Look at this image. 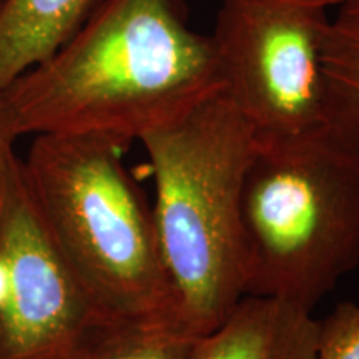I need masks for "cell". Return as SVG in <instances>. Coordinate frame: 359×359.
I'll list each match as a JSON object with an SVG mask.
<instances>
[{
  "instance_id": "cell-1",
  "label": "cell",
  "mask_w": 359,
  "mask_h": 359,
  "mask_svg": "<svg viewBox=\"0 0 359 359\" xmlns=\"http://www.w3.org/2000/svg\"><path fill=\"white\" fill-rule=\"evenodd\" d=\"M223 88L210 35L183 0H102L60 50L2 92L15 138L100 133L140 140Z\"/></svg>"
},
{
  "instance_id": "cell-2",
  "label": "cell",
  "mask_w": 359,
  "mask_h": 359,
  "mask_svg": "<svg viewBox=\"0 0 359 359\" xmlns=\"http://www.w3.org/2000/svg\"><path fill=\"white\" fill-rule=\"evenodd\" d=\"M257 132L223 88L140 138L155 178L151 206L175 321L200 338L245 296L241 183Z\"/></svg>"
},
{
  "instance_id": "cell-3",
  "label": "cell",
  "mask_w": 359,
  "mask_h": 359,
  "mask_svg": "<svg viewBox=\"0 0 359 359\" xmlns=\"http://www.w3.org/2000/svg\"><path fill=\"white\" fill-rule=\"evenodd\" d=\"M130 145L111 135L40 133L22 160L48 235L102 311L177 326L154 212L125 165Z\"/></svg>"
},
{
  "instance_id": "cell-4",
  "label": "cell",
  "mask_w": 359,
  "mask_h": 359,
  "mask_svg": "<svg viewBox=\"0 0 359 359\" xmlns=\"http://www.w3.org/2000/svg\"><path fill=\"white\" fill-rule=\"evenodd\" d=\"M245 296L313 311L359 263V151L326 125L257 135L241 183Z\"/></svg>"
},
{
  "instance_id": "cell-5",
  "label": "cell",
  "mask_w": 359,
  "mask_h": 359,
  "mask_svg": "<svg viewBox=\"0 0 359 359\" xmlns=\"http://www.w3.org/2000/svg\"><path fill=\"white\" fill-rule=\"evenodd\" d=\"M327 8L285 0H223L210 35L223 92L257 135L325 125Z\"/></svg>"
},
{
  "instance_id": "cell-6",
  "label": "cell",
  "mask_w": 359,
  "mask_h": 359,
  "mask_svg": "<svg viewBox=\"0 0 359 359\" xmlns=\"http://www.w3.org/2000/svg\"><path fill=\"white\" fill-rule=\"evenodd\" d=\"M0 258L8 276L0 308V359H74L115 323L48 235L13 147L0 163Z\"/></svg>"
},
{
  "instance_id": "cell-7",
  "label": "cell",
  "mask_w": 359,
  "mask_h": 359,
  "mask_svg": "<svg viewBox=\"0 0 359 359\" xmlns=\"http://www.w3.org/2000/svg\"><path fill=\"white\" fill-rule=\"evenodd\" d=\"M318 333L313 311L243 296L215 330L195 339L187 359H314Z\"/></svg>"
},
{
  "instance_id": "cell-8",
  "label": "cell",
  "mask_w": 359,
  "mask_h": 359,
  "mask_svg": "<svg viewBox=\"0 0 359 359\" xmlns=\"http://www.w3.org/2000/svg\"><path fill=\"white\" fill-rule=\"evenodd\" d=\"M102 0H0V92L60 50Z\"/></svg>"
},
{
  "instance_id": "cell-9",
  "label": "cell",
  "mask_w": 359,
  "mask_h": 359,
  "mask_svg": "<svg viewBox=\"0 0 359 359\" xmlns=\"http://www.w3.org/2000/svg\"><path fill=\"white\" fill-rule=\"evenodd\" d=\"M325 125L359 151V0L339 6L323 43Z\"/></svg>"
},
{
  "instance_id": "cell-10",
  "label": "cell",
  "mask_w": 359,
  "mask_h": 359,
  "mask_svg": "<svg viewBox=\"0 0 359 359\" xmlns=\"http://www.w3.org/2000/svg\"><path fill=\"white\" fill-rule=\"evenodd\" d=\"M195 339L168 323L115 321L74 359H187Z\"/></svg>"
},
{
  "instance_id": "cell-11",
  "label": "cell",
  "mask_w": 359,
  "mask_h": 359,
  "mask_svg": "<svg viewBox=\"0 0 359 359\" xmlns=\"http://www.w3.org/2000/svg\"><path fill=\"white\" fill-rule=\"evenodd\" d=\"M314 359H359L358 303H341L320 321Z\"/></svg>"
},
{
  "instance_id": "cell-12",
  "label": "cell",
  "mask_w": 359,
  "mask_h": 359,
  "mask_svg": "<svg viewBox=\"0 0 359 359\" xmlns=\"http://www.w3.org/2000/svg\"><path fill=\"white\" fill-rule=\"evenodd\" d=\"M15 135L12 133L11 127H8L7 115H6V107H4V97L2 92H0V163H2L4 156L15 143Z\"/></svg>"
},
{
  "instance_id": "cell-13",
  "label": "cell",
  "mask_w": 359,
  "mask_h": 359,
  "mask_svg": "<svg viewBox=\"0 0 359 359\" xmlns=\"http://www.w3.org/2000/svg\"><path fill=\"white\" fill-rule=\"evenodd\" d=\"M285 2H298V4H308V6H316L323 8H330L336 6H343V4L349 2V0H285Z\"/></svg>"
},
{
  "instance_id": "cell-14",
  "label": "cell",
  "mask_w": 359,
  "mask_h": 359,
  "mask_svg": "<svg viewBox=\"0 0 359 359\" xmlns=\"http://www.w3.org/2000/svg\"><path fill=\"white\" fill-rule=\"evenodd\" d=\"M7 288H8V276H7V268L4 259L0 258V308H2L4 302H6L7 296Z\"/></svg>"
}]
</instances>
